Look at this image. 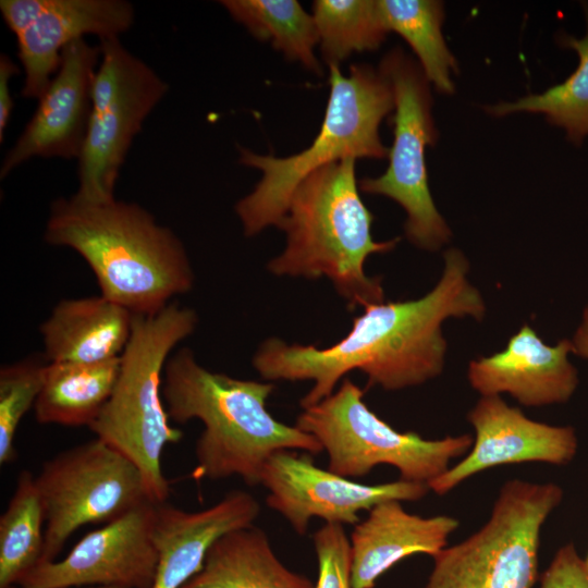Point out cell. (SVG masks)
Listing matches in <instances>:
<instances>
[{
    "label": "cell",
    "instance_id": "obj_22",
    "mask_svg": "<svg viewBox=\"0 0 588 588\" xmlns=\"http://www.w3.org/2000/svg\"><path fill=\"white\" fill-rule=\"evenodd\" d=\"M120 357L100 363H47L34 406L36 420L89 427L114 390Z\"/></svg>",
    "mask_w": 588,
    "mask_h": 588
},
{
    "label": "cell",
    "instance_id": "obj_3",
    "mask_svg": "<svg viewBox=\"0 0 588 588\" xmlns=\"http://www.w3.org/2000/svg\"><path fill=\"white\" fill-rule=\"evenodd\" d=\"M270 382L243 380L199 365L183 347L166 364L162 396L170 420L199 419L204 430L195 443V479L240 477L260 485L262 469L279 451L317 455L322 446L296 426L277 420L267 409Z\"/></svg>",
    "mask_w": 588,
    "mask_h": 588
},
{
    "label": "cell",
    "instance_id": "obj_11",
    "mask_svg": "<svg viewBox=\"0 0 588 588\" xmlns=\"http://www.w3.org/2000/svg\"><path fill=\"white\" fill-rule=\"evenodd\" d=\"M35 481L46 518L39 564L57 560L79 527L108 524L150 501L139 468L99 438L46 461Z\"/></svg>",
    "mask_w": 588,
    "mask_h": 588
},
{
    "label": "cell",
    "instance_id": "obj_12",
    "mask_svg": "<svg viewBox=\"0 0 588 588\" xmlns=\"http://www.w3.org/2000/svg\"><path fill=\"white\" fill-rule=\"evenodd\" d=\"M260 485L266 504L284 517L295 532L305 535L311 518L326 524L356 525L358 513L390 500L418 501L430 491L427 483L395 480L364 485L316 466L307 455L279 451L267 461Z\"/></svg>",
    "mask_w": 588,
    "mask_h": 588
},
{
    "label": "cell",
    "instance_id": "obj_24",
    "mask_svg": "<svg viewBox=\"0 0 588 588\" xmlns=\"http://www.w3.org/2000/svg\"><path fill=\"white\" fill-rule=\"evenodd\" d=\"M220 3L256 39L269 41L286 59L322 74L315 54L319 44L315 20L296 0H223Z\"/></svg>",
    "mask_w": 588,
    "mask_h": 588
},
{
    "label": "cell",
    "instance_id": "obj_19",
    "mask_svg": "<svg viewBox=\"0 0 588 588\" xmlns=\"http://www.w3.org/2000/svg\"><path fill=\"white\" fill-rule=\"evenodd\" d=\"M458 526L450 515L411 514L396 500L375 505L350 535L352 588H373L387 571L416 553L436 556Z\"/></svg>",
    "mask_w": 588,
    "mask_h": 588
},
{
    "label": "cell",
    "instance_id": "obj_31",
    "mask_svg": "<svg viewBox=\"0 0 588 588\" xmlns=\"http://www.w3.org/2000/svg\"><path fill=\"white\" fill-rule=\"evenodd\" d=\"M19 73V68L7 54L0 57V142L2 143L4 132L11 118L13 99L11 96L9 82L12 76Z\"/></svg>",
    "mask_w": 588,
    "mask_h": 588
},
{
    "label": "cell",
    "instance_id": "obj_5",
    "mask_svg": "<svg viewBox=\"0 0 588 588\" xmlns=\"http://www.w3.org/2000/svg\"><path fill=\"white\" fill-rule=\"evenodd\" d=\"M330 95L320 131L308 148L289 157L258 155L241 147L240 162L261 171L255 188L235 211L246 236L279 225L297 185L311 172L345 158L383 159L379 126L394 110V94L385 75L368 64H353L347 75L329 66Z\"/></svg>",
    "mask_w": 588,
    "mask_h": 588
},
{
    "label": "cell",
    "instance_id": "obj_13",
    "mask_svg": "<svg viewBox=\"0 0 588 588\" xmlns=\"http://www.w3.org/2000/svg\"><path fill=\"white\" fill-rule=\"evenodd\" d=\"M2 17L15 35L25 79L22 96L39 99L57 73L63 50L85 35L119 37L134 23L124 0H1Z\"/></svg>",
    "mask_w": 588,
    "mask_h": 588
},
{
    "label": "cell",
    "instance_id": "obj_23",
    "mask_svg": "<svg viewBox=\"0 0 588 588\" xmlns=\"http://www.w3.org/2000/svg\"><path fill=\"white\" fill-rule=\"evenodd\" d=\"M385 29L411 46L426 78L441 94H453L454 56L442 35L443 3L437 0H377Z\"/></svg>",
    "mask_w": 588,
    "mask_h": 588
},
{
    "label": "cell",
    "instance_id": "obj_18",
    "mask_svg": "<svg viewBox=\"0 0 588 588\" xmlns=\"http://www.w3.org/2000/svg\"><path fill=\"white\" fill-rule=\"evenodd\" d=\"M260 504L244 490L226 493L200 511L157 504L154 540L158 564L152 588H182L203 567L206 554L221 536L252 526Z\"/></svg>",
    "mask_w": 588,
    "mask_h": 588
},
{
    "label": "cell",
    "instance_id": "obj_21",
    "mask_svg": "<svg viewBox=\"0 0 588 588\" xmlns=\"http://www.w3.org/2000/svg\"><path fill=\"white\" fill-rule=\"evenodd\" d=\"M275 555L267 534L254 525L232 530L209 548L201 569L182 588H314Z\"/></svg>",
    "mask_w": 588,
    "mask_h": 588
},
{
    "label": "cell",
    "instance_id": "obj_8",
    "mask_svg": "<svg viewBox=\"0 0 588 588\" xmlns=\"http://www.w3.org/2000/svg\"><path fill=\"white\" fill-rule=\"evenodd\" d=\"M562 499L554 482L507 480L488 520L433 556L424 588H532L541 529Z\"/></svg>",
    "mask_w": 588,
    "mask_h": 588
},
{
    "label": "cell",
    "instance_id": "obj_33",
    "mask_svg": "<svg viewBox=\"0 0 588 588\" xmlns=\"http://www.w3.org/2000/svg\"><path fill=\"white\" fill-rule=\"evenodd\" d=\"M7 588H25L20 585H12ZM78 588H124V587H117V586H94V587H78Z\"/></svg>",
    "mask_w": 588,
    "mask_h": 588
},
{
    "label": "cell",
    "instance_id": "obj_26",
    "mask_svg": "<svg viewBox=\"0 0 588 588\" xmlns=\"http://www.w3.org/2000/svg\"><path fill=\"white\" fill-rule=\"evenodd\" d=\"M587 33L583 38L562 34L559 41L574 49L579 64L574 73L561 84L541 94H531L513 102H499L486 107L493 117L526 111L543 113L547 120L566 131L571 142L578 145L588 135V5H585Z\"/></svg>",
    "mask_w": 588,
    "mask_h": 588
},
{
    "label": "cell",
    "instance_id": "obj_9",
    "mask_svg": "<svg viewBox=\"0 0 588 588\" xmlns=\"http://www.w3.org/2000/svg\"><path fill=\"white\" fill-rule=\"evenodd\" d=\"M379 70L394 94V138L385 172L358 181L359 191L389 197L401 205L406 212L407 240L420 249L438 250L450 241L452 233L428 185L426 148L433 146L438 138L430 83L418 62L400 48L383 57Z\"/></svg>",
    "mask_w": 588,
    "mask_h": 588
},
{
    "label": "cell",
    "instance_id": "obj_2",
    "mask_svg": "<svg viewBox=\"0 0 588 588\" xmlns=\"http://www.w3.org/2000/svg\"><path fill=\"white\" fill-rule=\"evenodd\" d=\"M45 241L77 252L101 295L134 315L157 313L194 284L180 238L135 203L58 198L50 207Z\"/></svg>",
    "mask_w": 588,
    "mask_h": 588
},
{
    "label": "cell",
    "instance_id": "obj_15",
    "mask_svg": "<svg viewBox=\"0 0 588 588\" xmlns=\"http://www.w3.org/2000/svg\"><path fill=\"white\" fill-rule=\"evenodd\" d=\"M467 420L475 431L473 445L460 462L428 482L438 495L492 467L530 462L565 465L577 452L573 427L532 420L501 395L481 396Z\"/></svg>",
    "mask_w": 588,
    "mask_h": 588
},
{
    "label": "cell",
    "instance_id": "obj_29",
    "mask_svg": "<svg viewBox=\"0 0 588 588\" xmlns=\"http://www.w3.org/2000/svg\"><path fill=\"white\" fill-rule=\"evenodd\" d=\"M318 562L314 588H352L351 543L344 526L324 524L313 535Z\"/></svg>",
    "mask_w": 588,
    "mask_h": 588
},
{
    "label": "cell",
    "instance_id": "obj_10",
    "mask_svg": "<svg viewBox=\"0 0 588 588\" xmlns=\"http://www.w3.org/2000/svg\"><path fill=\"white\" fill-rule=\"evenodd\" d=\"M100 60L91 88V110L78 157L79 186L87 201L114 199L121 166L146 117L169 85L133 56L119 37L100 39Z\"/></svg>",
    "mask_w": 588,
    "mask_h": 588
},
{
    "label": "cell",
    "instance_id": "obj_30",
    "mask_svg": "<svg viewBox=\"0 0 588 588\" xmlns=\"http://www.w3.org/2000/svg\"><path fill=\"white\" fill-rule=\"evenodd\" d=\"M540 588H588V567L573 543L561 547L540 578Z\"/></svg>",
    "mask_w": 588,
    "mask_h": 588
},
{
    "label": "cell",
    "instance_id": "obj_17",
    "mask_svg": "<svg viewBox=\"0 0 588 588\" xmlns=\"http://www.w3.org/2000/svg\"><path fill=\"white\" fill-rule=\"evenodd\" d=\"M572 352L571 340L548 345L524 324L503 351L468 364V382L481 396L507 393L528 407L565 403L578 385L577 370L568 359Z\"/></svg>",
    "mask_w": 588,
    "mask_h": 588
},
{
    "label": "cell",
    "instance_id": "obj_16",
    "mask_svg": "<svg viewBox=\"0 0 588 588\" xmlns=\"http://www.w3.org/2000/svg\"><path fill=\"white\" fill-rule=\"evenodd\" d=\"M100 48L84 38L62 52L60 66L38 107L3 159L0 177L32 157L77 158L86 136Z\"/></svg>",
    "mask_w": 588,
    "mask_h": 588
},
{
    "label": "cell",
    "instance_id": "obj_28",
    "mask_svg": "<svg viewBox=\"0 0 588 588\" xmlns=\"http://www.w3.org/2000/svg\"><path fill=\"white\" fill-rule=\"evenodd\" d=\"M46 365L29 358L5 365L0 369L1 465L16 460V430L25 414L35 406L42 385Z\"/></svg>",
    "mask_w": 588,
    "mask_h": 588
},
{
    "label": "cell",
    "instance_id": "obj_34",
    "mask_svg": "<svg viewBox=\"0 0 588 588\" xmlns=\"http://www.w3.org/2000/svg\"><path fill=\"white\" fill-rule=\"evenodd\" d=\"M585 561H586V564H587V567H588V558H587V560H585Z\"/></svg>",
    "mask_w": 588,
    "mask_h": 588
},
{
    "label": "cell",
    "instance_id": "obj_20",
    "mask_svg": "<svg viewBox=\"0 0 588 588\" xmlns=\"http://www.w3.org/2000/svg\"><path fill=\"white\" fill-rule=\"evenodd\" d=\"M134 314L106 298L61 301L40 326L51 363H100L121 356L131 338Z\"/></svg>",
    "mask_w": 588,
    "mask_h": 588
},
{
    "label": "cell",
    "instance_id": "obj_7",
    "mask_svg": "<svg viewBox=\"0 0 588 588\" xmlns=\"http://www.w3.org/2000/svg\"><path fill=\"white\" fill-rule=\"evenodd\" d=\"M363 397L364 391L345 378L336 391L303 408L296 419L295 426L315 437L327 452L328 469L334 474L356 479L384 464L394 467L401 480L428 485L473 445L468 433L429 440L416 432H400Z\"/></svg>",
    "mask_w": 588,
    "mask_h": 588
},
{
    "label": "cell",
    "instance_id": "obj_27",
    "mask_svg": "<svg viewBox=\"0 0 588 588\" xmlns=\"http://www.w3.org/2000/svg\"><path fill=\"white\" fill-rule=\"evenodd\" d=\"M313 17L329 66L339 65L353 52L378 49L388 34L377 0H316Z\"/></svg>",
    "mask_w": 588,
    "mask_h": 588
},
{
    "label": "cell",
    "instance_id": "obj_14",
    "mask_svg": "<svg viewBox=\"0 0 588 588\" xmlns=\"http://www.w3.org/2000/svg\"><path fill=\"white\" fill-rule=\"evenodd\" d=\"M156 507L157 504L145 502L88 532L63 559L38 564L17 585L152 588L158 564L154 540Z\"/></svg>",
    "mask_w": 588,
    "mask_h": 588
},
{
    "label": "cell",
    "instance_id": "obj_25",
    "mask_svg": "<svg viewBox=\"0 0 588 588\" xmlns=\"http://www.w3.org/2000/svg\"><path fill=\"white\" fill-rule=\"evenodd\" d=\"M45 510L35 476L23 470L0 517V588L17 585L41 562Z\"/></svg>",
    "mask_w": 588,
    "mask_h": 588
},
{
    "label": "cell",
    "instance_id": "obj_4",
    "mask_svg": "<svg viewBox=\"0 0 588 588\" xmlns=\"http://www.w3.org/2000/svg\"><path fill=\"white\" fill-rule=\"evenodd\" d=\"M355 163H330L297 185L278 225L286 245L268 264L278 277L328 278L351 309L383 301L381 278L367 275L365 261L399 243L373 240V216L360 198Z\"/></svg>",
    "mask_w": 588,
    "mask_h": 588
},
{
    "label": "cell",
    "instance_id": "obj_1",
    "mask_svg": "<svg viewBox=\"0 0 588 588\" xmlns=\"http://www.w3.org/2000/svg\"><path fill=\"white\" fill-rule=\"evenodd\" d=\"M443 260L440 280L422 297L366 305L348 333L326 348L270 338L259 346L253 366L265 380L313 381L301 399L303 408L331 395L352 370L364 372L368 387L387 391L438 377L448 347L442 323L451 317L482 320L486 315L485 299L468 279L463 252L449 248Z\"/></svg>",
    "mask_w": 588,
    "mask_h": 588
},
{
    "label": "cell",
    "instance_id": "obj_32",
    "mask_svg": "<svg viewBox=\"0 0 588 588\" xmlns=\"http://www.w3.org/2000/svg\"><path fill=\"white\" fill-rule=\"evenodd\" d=\"M574 353L588 358V306L583 311L581 322L572 340Z\"/></svg>",
    "mask_w": 588,
    "mask_h": 588
},
{
    "label": "cell",
    "instance_id": "obj_6",
    "mask_svg": "<svg viewBox=\"0 0 588 588\" xmlns=\"http://www.w3.org/2000/svg\"><path fill=\"white\" fill-rule=\"evenodd\" d=\"M197 320L195 310L176 303L154 314L134 315L114 390L89 426L96 438L139 468L155 504L166 503L171 491L161 465L163 451L183 438V431L170 424L162 373L171 352L194 332Z\"/></svg>",
    "mask_w": 588,
    "mask_h": 588
}]
</instances>
